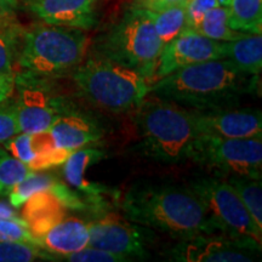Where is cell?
<instances>
[{
	"label": "cell",
	"instance_id": "obj_31",
	"mask_svg": "<svg viewBox=\"0 0 262 262\" xmlns=\"http://www.w3.org/2000/svg\"><path fill=\"white\" fill-rule=\"evenodd\" d=\"M62 260L72 262H122L125 261L123 257L117 256L112 253H108L102 249H97L94 247H85L77 253L70 254L64 256Z\"/></svg>",
	"mask_w": 262,
	"mask_h": 262
},
{
	"label": "cell",
	"instance_id": "obj_35",
	"mask_svg": "<svg viewBox=\"0 0 262 262\" xmlns=\"http://www.w3.org/2000/svg\"><path fill=\"white\" fill-rule=\"evenodd\" d=\"M187 0H139L135 3V5L140 6V8H145L152 11H158L168 6L180 4V3H186Z\"/></svg>",
	"mask_w": 262,
	"mask_h": 262
},
{
	"label": "cell",
	"instance_id": "obj_30",
	"mask_svg": "<svg viewBox=\"0 0 262 262\" xmlns=\"http://www.w3.org/2000/svg\"><path fill=\"white\" fill-rule=\"evenodd\" d=\"M0 239H11L35 244L34 238L24 219L0 217Z\"/></svg>",
	"mask_w": 262,
	"mask_h": 262
},
{
	"label": "cell",
	"instance_id": "obj_18",
	"mask_svg": "<svg viewBox=\"0 0 262 262\" xmlns=\"http://www.w3.org/2000/svg\"><path fill=\"white\" fill-rule=\"evenodd\" d=\"M66 216L67 209L50 189L34 193L22 205L21 217L27 224L34 241Z\"/></svg>",
	"mask_w": 262,
	"mask_h": 262
},
{
	"label": "cell",
	"instance_id": "obj_11",
	"mask_svg": "<svg viewBox=\"0 0 262 262\" xmlns=\"http://www.w3.org/2000/svg\"><path fill=\"white\" fill-rule=\"evenodd\" d=\"M89 226V245L130 261L133 257H148L147 248L152 232L142 225L122 219L116 214H107Z\"/></svg>",
	"mask_w": 262,
	"mask_h": 262
},
{
	"label": "cell",
	"instance_id": "obj_34",
	"mask_svg": "<svg viewBox=\"0 0 262 262\" xmlns=\"http://www.w3.org/2000/svg\"><path fill=\"white\" fill-rule=\"evenodd\" d=\"M15 90V75L0 74V104H3L12 96Z\"/></svg>",
	"mask_w": 262,
	"mask_h": 262
},
{
	"label": "cell",
	"instance_id": "obj_21",
	"mask_svg": "<svg viewBox=\"0 0 262 262\" xmlns=\"http://www.w3.org/2000/svg\"><path fill=\"white\" fill-rule=\"evenodd\" d=\"M229 26L234 31L262 33V0H228Z\"/></svg>",
	"mask_w": 262,
	"mask_h": 262
},
{
	"label": "cell",
	"instance_id": "obj_28",
	"mask_svg": "<svg viewBox=\"0 0 262 262\" xmlns=\"http://www.w3.org/2000/svg\"><path fill=\"white\" fill-rule=\"evenodd\" d=\"M32 171L26 164L0 147V195H8L10 189Z\"/></svg>",
	"mask_w": 262,
	"mask_h": 262
},
{
	"label": "cell",
	"instance_id": "obj_5",
	"mask_svg": "<svg viewBox=\"0 0 262 262\" xmlns=\"http://www.w3.org/2000/svg\"><path fill=\"white\" fill-rule=\"evenodd\" d=\"M163 48L148 10L134 5L97 39L95 55L139 72L150 83Z\"/></svg>",
	"mask_w": 262,
	"mask_h": 262
},
{
	"label": "cell",
	"instance_id": "obj_17",
	"mask_svg": "<svg viewBox=\"0 0 262 262\" xmlns=\"http://www.w3.org/2000/svg\"><path fill=\"white\" fill-rule=\"evenodd\" d=\"M49 131L58 148L70 153L96 142L102 137V130L96 123L89 118L71 112L58 116Z\"/></svg>",
	"mask_w": 262,
	"mask_h": 262
},
{
	"label": "cell",
	"instance_id": "obj_32",
	"mask_svg": "<svg viewBox=\"0 0 262 262\" xmlns=\"http://www.w3.org/2000/svg\"><path fill=\"white\" fill-rule=\"evenodd\" d=\"M220 5V0H187L186 3V27L195 28L206 12Z\"/></svg>",
	"mask_w": 262,
	"mask_h": 262
},
{
	"label": "cell",
	"instance_id": "obj_7",
	"mask_svg": "<svg viewBox=\"0 0 262 262\" xmlns=\"http://www.w3.org/2000/svg\"><path fill=\"white\" fill-rule=\"evenodd\" d=\"M189 159L217 175L247 176L261 179L262 139H220L198 135L193 143Z\"/></svg>",
	"mask_w": 262,
	"mask_h": 262
},
{
	"label": "cell",
	"instance_id": "obj_3",
	"mask_svg": "<svg viewBox=\"0 0 262 262\" xmlns=\"http://www.w3.org/2000/svg\"><path fill=\"white\" fill-rule=\"evenodd\" d=\"M136 111L141 147L147 157L168 164L189 159L198 136L193 112L153 94L147 95Z\"/></svg>",
	"mask_w": 262,
	"mask_h": 262
},
{
	"label": "cell",
	"instance_id": "obj_23",
	"mask_svg": "<svg viewBox=\"0 0 262 262\" xmlns=\"http://www.w3.org/2000/svg\"><path fill=\"white\" fill-rule=\"evenodd\" d=\"M186 3L168 6L158 11L147 9L157 34L164 45L171 41L186 27Z\"/></svg>",
	"mask_w": 262,
	"mask_h": 262
},
{
	"label": "cell",
	"instance_id": "obj_15",
	"mask_svg": "<svg viewBox=\"0 0 262 262\" xmlns=\"http://www.w3.org/2000/svg\"><path fill=\"white\" fill-rule=\"evenodd\" d=\"M106 155L97 148H79L72 152L70 157L62 164V173L66 182L75 191L84 195L90 209L102 211L106 206L104 195L112 194V189L101 183L91 182L86 178L88 169L94 164L100 163Z\"/></svg>",
	"mask_w": 262,
	"mask_h": 262
},
{
	"label": "cell",
	"instance_id": "obj_10",
	"mask_svg": "<svg viewBox=\"0 0 262 262\" xmlns=\"http://www.w3.org/2000/svg\"><path fill=\"white\" fill-rule=\"evenodd\" d=\"M45 80L26 73L15 74L17 98L14 107L19 133L47 131L58 116L66 113L62 100L49 90Z\"/></svg>",
	"mask_w": 262,
	"mask_h": 262
},
{
	"label": "cell",
	"instance_id": "obj_6",
	"mask_svg": "<svg viewBox=\"0 0 262 262\" xmlns=\"http://www.w3.org/2000/svg\"><path fill=\"white\" fill-rule=\"evenodd\" d=\"M85 98L111 113H125L139 107L149 94L150 83L139 72L95 55L72 72Z\"/></svg>",
	"mask_w": 262,
	"mask_h": 262
},
{
	"label": "cell",
	"instance_id": "obj_22",
	"mask_svg": "<svg viewBox=\"0 0 262 262\" xmlns=\"http://www.w3.org/2000/svg\"><path fill=\"white\" fill-rule=\"evenodd\" d=\"M0 15V74L15 75V62L17 58L22 29L9 17Z\"/></svg>",
	"mask_w": 262,
	"mask_h": 262
},
{
	"label": "cell",
	"instance_id": "obj_37",
	"mask_svg": "<svg viewBox=\"0 0 262 262\" xmlns=\"http://www.w3.org/2000/svg\"><path fill=\"white\" fill-rule=\"evenodd\" d=\"M0 217L4 219H22L16 212V209L12 208L11 205L6 204L4 202H0Z\"/></svg>",
	"mask_w": 262,
	"mask_h": 262
},
{
	"label": "cell",
	"instance_id": "obj_13",
	"mask_svg": "<svg viewBox=\"0 0 262 262\" xmlns=\"http://www.w3.org/2000/svg\"><path fill=\"white\" fill-rule=\"evenodd\" d=\"M196 135L220 139L262 136L261 111L255 108H225L193 112Z\"/></svg>",
	"mask_w": 262,
	"mask_h": 262
},
{
	"label": "cell",
	"instance_id": "obj_8",
	"mask_svg": "<svg viewBox=\"0 0 262 262\" xmlns=\"http://www.w3.org/2000/svg\"><path fill=\"white\" fill-rule=\"evenodd\" d=\"M188 188L204 206L220 233L262 242V228L254 221L232 186L220 178H201L189 182Z\"/></svg>",
	"mask_w": 262,
	"mask_h": 262
},
{
	"label": "cell",
	"instance_id": "obj_26",
	"mask_svg": "<svg viewBox=\"0 0 262 262\" xmlns=\"http://www.w3.org/2000/svg\"><path fill=\"white\" fill-rule=\"evenodd\" d=\"M56 260L39 245L28 242L0 239V262H31Z\"/></svg>",
	"mask_w": 262,
	"mask_h": 262
},
{
	"label": "cell",
	"instance_id": "obj_2",
	"mask_svg": "<svg viewBox=\"0 0 262 262\" xmlns=\"http://www.w3.org/2000/svg\"><path fill=\"white\" fill-rule=\"evenodd\" d=\"M122 210L129 221L158 229L180 241L199 234L219 233L204 206L189 188L175 186L131 188L124 195Z\"/></svg>",
	"mask_w": 262,
	"mask_h": 262
},
{
	"label": "cell",
	"instance_id": "obj_27",
	"mask_svg": "<svg viewBox=\"0 0 262 262\" xmlns=\"http://www.w3.org/2000/svg\"><path fill=\"white\" fill-rule=\"evenodd\" d=\"M54 176L49 173H40L38 171H32L24 180L16 183L8 193L10 205L14 209H21L22 205L28 201L34 193L50 189L55 181Z\"/></svg>",
	"mask_w": 262,
	"mask_h": 262
},
{
	"label": "cell",
	"instance_id": "obj_14",
	"mask_svg": "<svg viewBox=\"0 0 262 262\" xmlns=\"http://www.w3.org/2000/svg\"><path fill=\"white\" fill-rule=\"evenodd\" d=\"M96 0H26V8L44 24L93 29L97 24Z\"/></svg>",
	"mask_w": 262,
	"mask_h": 262
},
{
	"label": "cell",
	"instance_id": "obj_19",
	"mask_svg": "<svg viewBox=\"0 0 262 262\" xmlns=\"http://www.w3.org/2000/svg\"><path fill=\"white\" fill-rule=\"evenodd\" d=\"M224 58H227L238 70L260 77L262 70V35L245 34L234 40L222 41Z\"/></svg>",
	"mask_w": 262,
	"mask_h": 262
},
{
	"label": "cell",
	"instance_id": "obj_29",
	"mask_svg": "<svg viewBox=\"0 0 262 262\" xmlns=\"http://www.w3.org/2000/svg\"><path fill=\"white\" fill-rule=\"evenodd\" d=\"M3 143L10 155L27 166L34 159V152L31 146V134L18 133L17 135L10 137Z\"/></svg>",
	"mask_w": 262,
	"mask_h": 262
},
{
	"label": "cell",
	"instance_id": "obj_1",
	"mask_svg": "<svg viewBox=\"0 0 262 262\" xmlns=\"http://www.w3.org/2000/svg\"><path fill=\"white\" fill-rule=\"evenodd\" d=\"M257 84L258 75L244 73L220 58L172 72L150 84L149 94L204 112L237 107L243 95L256 91Z\"/></svg>",
	"mask_w": 262,
	"mask_h": 262
},
{
	"label": "cell",
	"instance_id": "obj_12",
	"mask_svg": "<svg viewBox=\"0 0 262 262\" xmlns=\"http://www.w3.org/2000/svg\"><path fill=\"white\" fill-rule=\"evenodd\" d=\"M220 58H224L222 41L212 40L194 28L185 27L164 45L150 84L187 66Z\"/></svg>",
	"mask_w": 262,
	"mask_h": 262
},
{
	"label": "cell",
	"instance_id": "obj_4",
	"mask_svg": "<svg viewBox=\"0 0 262 262\" xmlns=\"http://www.w3.org/2000/svg\"><path fill=\"white\" fill-rule=\"evenodd\" d=\"M90 39L83 29L48 24L22 29L16 63L26 73L54 78L73 72L83 62Z\"/></svg>",
	"mask_w": 262,
	"mask_h": 262
},
{
	"label": "cell",
	"instance_id": "obj_33",
	"mask_svg": "<svg viewBox=\"0 0 262 262\" xmlns=\"http://www.w3.org/2000/svg\"><path fill=\"white\" fill-rule=\"evenodd\" d=\"M18 133L19 129L14 103L10 104L6 101L0 104V143L5 142L10 137L17 135Z\"/></svg>",
	"mask_w": 262,
	"mask_h": 262
},
{
	"label": "cell",
	"instance_id": "obj_20",
	"mask_svg": "<svg viewBox=\"0 0 262 262\" xmlns=\"http://www.w3.org/2000/svg\"><path fill=\"white\" fill-rule=\"evenodd\" d=\"M31 146L34 152V159L28 168L33 171H41L62 165L71 155L67 150L58 148L49 130L31 134Z\"/></svg>",
	"mask_w": 262,
	"mask_h": 262
},
{
	"label": "cell",
	"instance_id": "obj_36",
	"mask_svg": "<svg viewBox=\"0 0 262 262\" xmlns=\"http://www.w3.org/2000/svg\"><path fill=\"white\" fill-rule=\"evenodd\" d=\"M18 8V0H0V15H12Z\"/></svg>",
	"mask_w": 262,
	"mask_h": 262
},
{
	"label": "cell",
	"instance_id": "obj_16",
	"mask_svg": "<svg viewBox=\"0 0 262 262\" xmlns=\"http://www.w3.org/2000/svg\"><path fill=\"white\" fill-rule=\"evenodd\" d=\"M89 226L86 222L77 217L62 219L45 233L35 238V244L39 245L54 257H61L77 253L89 245Z\"/></svg>",
	"mask_w": 262,
	"mask_h": 262
},
{
	"label": "cell",
	"instance_id": "obj_24",
	"mask_svg": "<svg viewBox=\"0 0 262 262\" xmlns=\"http://www.w3.org/2000/svg\"><path fill=\"white\" fill-rule=\"evenodd\" d=\"M205 37L217 41L234 40L245 33L234 31L229 26V12L227 6L219 5L206 12L202 21L194 28Z\"/></svg>",
	"mask_w": 262,
	"mask_h": 262
},
{
	"label": "cell",
	"instance_id": "obj_25",
	"mask_svg": "<svg viewBox=\"0 0 262 262\" xmlns=\"http://www.w3.org/2000/svg\"><path fill=\"white\" fill-rule=\"evenodd\" d=\"M225 179L237 193L247 210L253 216L256 225L262 228L261 179L247 178V176H227Z\"/></svg>",
	"mask_w": 262,
	"mask_h": 262
},
{
	"label": "cell",
	"instance_id": "obj_9",
	"mask_svg": "<svg viewBox=\"0 0 262 262\" xmlns=\"http://www.w3.org/2000/svg\"><path fill=\"white\" fill-rule=\"evenodd\" d=\"M261 243L226 233L199 234L181 239L168 253L169 260L181 262H250L257 260Z\"/></svg>",
	"mask_w": 262,
	"mask_h": 262
}]
</instances>
